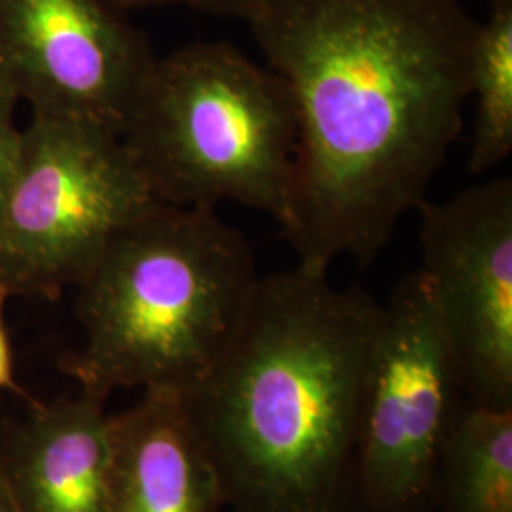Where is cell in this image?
<instances>
[{
    "label": "cell",
    "mask_w": 512,
    "mask_h": 512,
    "mask_svg": "<svg viewBox=\"0 0 512 512\" xmlns=\"http://www.w3.org/2000/svg\"><path fill=\"white\" fill-rule=\"evenodd\" d=\"M247 25L296 109L298 266H368L463 131L478 21L461 0H262Z\"/></svg>",
    "instance_id": "cell-1"
},
{
    "label": "cell",
    "mask_w": 512,
    "mask_h": 512,
    "mask_svg": "<svg viewBox=\"0 0 512 512\" xmlns=\"http://www.w3.org/2000/svg\"><path fill=\"white\" fill-rule=\"evenodd\" d=\"M302 266L260 277L230 348L184 393L234 512H342L382 304Z\"/></svg>",
    "instance_id": "cell-2"
},
{
    "label": "cell",
    "mask_w": 512,
    "mask_h": 512,
    "mask_svg": "<svg viewBox=\"0 0 512 512\" xmlns=\"http://www.w3.org/2000/svg\"><path fill=\"white\" fill-rule=\"evenodd\" d=\"M260 275L247 238L211 207L154 203L118 230L76 285L80 389L188 393L234 342Z\"/></svg>",
    "instance_id": "cell-3"
},
{
    "label": "cell",
    "mask_w": 512,
    "mask_h": 512,
    "mask_svg": "<svg viewBox=\"0 0 512 512\" xmlns=\"http://www.w3.org/2000/svg\"><path fill=\"white\" fill-rule=\"evenodd\" d=\"M296 139L285 80L220 40L156 59L122 135L158 202H234L279 224L291 202Z\"/></svg>",
    "instance_id": "cell-4"
},
{
    "label": "cell",
    "mask_w": 512,
    "mask_h": 512,
    "mask_svg": "<svg viewBox=\"0 0 512 512\" xmlns=\"http://www.w3.org/2000/svg\"><path fill=\"white\" fill-rule=\"evenodd\" d=\"M154 203L122 137L33 112L0 209V289L55 300Z\"/></svg>",
    "instance_id": "cell-5"
},
{
    "label": "cell",
    "mask_w": 512,
    "mask_h": 512,
    "mask_svg": "<svg viewBox=\"0 0 512 512\" xmlns=\"http://www.w3.org/2000/svg\"><path fill=\"white\" fill-rule=\"evenodd\" d=\"M458 372L420 270L382 306L366 365L342 512H435Z\"/></svg>",
    "instance_id": "cell-6"
},
{
    "label": "cell",
    "mask_w": 512,
    "mask_h": 512,
    "mask_svg": "<svg viewBox=\"0 0 512 512\" xmlns=\"http://www.w3.org/2000/svg\"><path fill=\"white\" fill-rule=\"evenodd\" d=\"M421 275L463 397L512 408V179L425 202Z\"/></svg>",
    "instance_id": "cell-7"
},
{
    "label": "cell",
    "mask_w": 512,
    "mask_h": 512,
    "mask_svg": "<svg viewBox=\"0 0 512 512\" xmlns=\"http://www.w3.org/2000/svg\"><path fill=\"white\" fill-rule=\"evenodd\" d=\"M156 59L109 0H0V80L33 112L122 137Z\"/></svg>",
    "instance_id": "cell-8"
},
{
    "label": "cell",
    "mask_w": 512,
    "mask_h": 512,
    "mask_svg": "<svg viewBox=\"0 0 512 512\" xmlns=\"http://www.w3.org/2000/svg\"><path fill=\"white\" fill-rule=\"evenodd\" d=\"M107 399L80 389L76 397L33 404L6 431L0 461L19 512H109Z\"/></svg>",
    "instance_id": "cell-9"
},
{
    "label": "cell",
    "mask_w": 512,
    "mask_h": 512,
    "mask_svg": "<svg viewBox=\"0 0 512 512\" xmlns=\"http://www.w3.org/2000/svg\"><path fill=\"white\" fill-rule=\"evenodd\" d=\"M217 467L183 393L148 389L112 416L109 512H220Z\"/></svg>",
    "instance_id": "cell-10"
},
{
    "label": "cell",
    "mask_w": 512,
    "mask_h": 512,
    "mask_svg": "<svg viewBox=\"0 0 512 512\" xmlns=\"http://www.w3.org/2000/svg\"><path fill=\"white\" fill-rule=\"evenodd\" d=\"M435 512H512V408L461 399L440 459Z\"/></svg>",
    "instance_id": "cell-11"
},
{
    "label": "cell",
    "mask_w": 512,
    "mask_h": 512,
    "mask_svg": "<svg viewBox=\"0 0 512 512\" xmlns=\"http://www.w3.org/2000/svg\"><path fill=\"white\" fill-rule=\"evenodd\" d=\"M469 99H475L469 171L482 175L512 152V0H490L488 19L478 23Z\"/></svg>",
    "instance_id": "cell-12"
},
{
    "label": "cell",
    "mask_w": 512,
    "mask_h": 512,
    "mask_svg": "<svg viewBox=\"0 0 512 512\" xmlns=\"http://www.w3.org/2000/svg\"><path fill=\"white\" fill-rule=\"evenodd\" d=\"M19 103L18 95L0 80V209L18 158L21 129L16 124V109Z\"/></svg>",
    "instance_id": "cell-13"
},
{
    "label": "cell",
    "mask_w": 512,
    "mask_h": 512,
    "mask_svg": "<svg viewBox=\"0 0 512 512\" xmlns=\"http://www.w3.org/2000/svg\"><path fill=\"white\" fill-rule=\"evenodd\" d=\"M110 4L120 10H143V8H167V6H184L198 12H205L220 18H236L249 21L255 14L262 0H109Z\"/></svg>",
    "instance_id": "cell-14"
},
{
    "label": "cell",
    "mask_w": 512,
    "mask_h": 512,
    "mask_svg": "<svg viewBox=\"0 0 512 512\" xmlns=\"http://www.w3.org/2000/svg\"><path fill=\"white\" fill-rule=\"evenodd\" d=\"M10 294L4 289H0V391L8 389L12 393L25 395L23 389L16 382V374H14V353H12V342H10V334L6 327V302H8Z\"/></svg>",
    "instance_id": "cell-15"
},
{
    "label": "cell",
    "mask_w": 512,
    "mask_h": 512,
    "mask_svg": "<svg viewBox=\"0 0 512 512\" xmlns=\"http://www.w3.org/2000/svg\"><path fill=\"white\" fill-rule=\"evenodd\" d=\"M0 512H19L2 461H0Z\"/></svg>",
    "instance_id": "cell-16"
}]
</instances>
